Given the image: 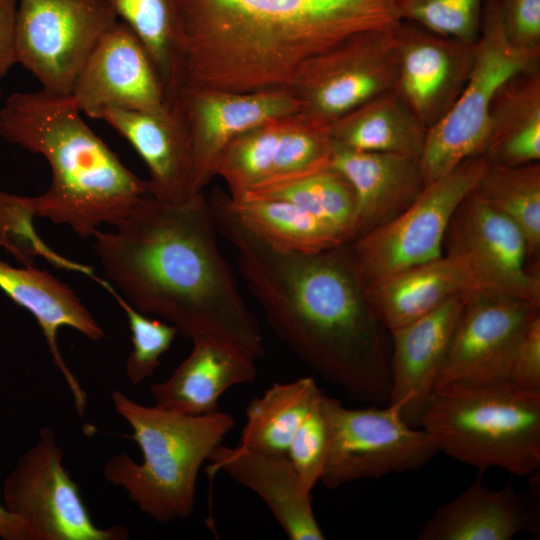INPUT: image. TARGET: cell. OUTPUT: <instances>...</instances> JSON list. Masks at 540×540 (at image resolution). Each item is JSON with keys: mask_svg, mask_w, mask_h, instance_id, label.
Segmentation results:
<instances>
[{"mask_svg": "<svg viewBox=\"0 0 540 540\" xmlns=\"http://www.w3.org/2000/svg\"><path fill=\"white\" fill-rule=\"evenodd\" d=\"M218 234L276 335L351 399L384 405L390 394L387 331L370 303L348 245L304 254L276 249L243 226L216 191Z\"/></svg>", "mask_w": 540, "mask_h": 540, "instance_id": "cell-1", "label": "cell"}, {"mask_svg": "<svg viewBox=\"0 0 540 540\" xmlns=\"http://www.w3.org/2000/svg\"><path fill=\"white\" fill-rule=\"evenodd\" d=\"M114 227L98 229L93 246L105 280L129 304L191 341L214 338L255 359L264 355L203 193L179 203L145 195Z\"/></svg>", "mask_w": 540, "mask_h": 540, "instance_id": "cell-2", "label": "cell"}, {"mask_svg": "<svg viewBox=\"0 0 540 540\" xmlns=\"http://www.w3.org/2000/svg\"><path fill=\"white\" fill-rule=\"evenodd\" d=\"M399 20L395 0H182L184 86L291 89L312 58Z\"/></svg>", "mask_w": 540, "mask_h": 540, "instance_id": "cell-3", "label": "cell"}, {"mask_svg": "<svg viewBox=\"0 0 540 540\" xmlns=\"http://www.w3.org/2000/svg\"><path fill=\"white\" fill-rule=\"evenodd\" d=\"M81 115L70 95L16 92L0 108V136L50 167L47 191L24 197L32 217L65 224L86 239L102 224L120 223L148 189Z\"/></svg>", "mask_w": 540, "mask_h": 540, "instance_id": "cell-4", "label": "cell"}, {"mask_svg": "<svg viewBox=\"0 0 540 540\" xmlns=\"http://www.w3.org/2000/svg\"><path fill=\"white\" fill-rule=\"evenodd\" d=\"M115 410L132 428L143 461L126 453L104 465L105 479L123 488L138 508L159 523L188 517L194 508L201 466L232 430V415L217 411L186 415L141 405L124 393L111 394Z\"/></svg>", "mask_w": 540, "mask_h": 540, "instance_id": "cell-5", "label": "cell"}, {"mask_svg": "<svg viewBox=\"0 0 540 540\" xmlns=\"http://www.w3.org/2000/svg\"><path fill=\"white\" fill-rule=\"evenodd\" d=\"M420 427L440 451L480 471L500 468L523 477L540 468V390L508 382L439 387Z\"/></svg>", "mask_w": 540, "mask_h": 540, "instance_id": "cell-6", "label": "cell"}, {"mask_svg": "<svg viewBox=\"0 0 540 540\" xmlns=\"http://www.w3.org/2000/svg\"><path fill=\"white\" fill-rule=\"evenodd\" d=\"M540 53L514 49L505 39L499 0H484L474 65L447 114L427 130L419 164L425 185L483 154L490 108L501 86L539 63Z\"/></svg>", "mask_w": 540, "mask_h": 540, "instance_id": "cell-7", "label": "cell"}, {"mask_svg": "<svg viewBox=\"0 0 540 540\" xmlns=\"http://www.w3.org/2000/svg\"><path fill=\"white\" fill-rule=\"evenodd\" d=\"M321 403L329 444L320 481L328 489L417 470L440 452L431 433L408 424L388 404L353 409L326 394Z\"/></svg>", "mask_w": 540, "mask_h": 540, "instance_id": "cell-8", "label": "cell"}, {"mask_svg": "<svg viewBox=\"0 0 540 540\" xmlns=\"http://www.w3.org/2000/svg\"><path fill=\"white\" fill-rule=\"evenodd\" d=\"M487 164L482 155L465 160L448 174L426 184L414 202L389 222L347 244L366 289L397 272L443 255L449 222Z\"/></svg>", "mask_w": 540, "mask_h": 540, "instance_id": "cell-9", "label": "cell"}, {"mask_svg": "<svg viewBox=\"0 0 540 540\" xmlns=\"http://www.w3.org/2000/svg\"><path fill=\"white\" fill-rule=\"evenodd\" d=\"M4 508L27 529L30 540H124L126 528L97 527L77 484L63 466L54 432L44 427L37 442L23 452L6 476Z\"/></svg>", "mask_w": 540, "mask_h": 540, "instance_id": "cell-10", "label": "cell"}, {"mask_svg": "<svg viewBox=\"0 0 540 540\" xmlns=\"http://www.w3.org/2000/svg\"><path fill=\"white\" fill-rule=\"evenodd\" d=\"M117 21L104 0H19L17 63L42 89L70 95L95 45Z\"/></svg>", "mask_w": 540, "mask_h": 540, "instance_id": "cell-11", "label": "cell"}, {"mask_svg": "<svg viewBox=\"0 0 540 540\" xmlns=\"http://www.w3.org/2000/svg\"><path fill=\"white\" fill-rule=\"evenodd\" d=\"M443 255L461 268L473 290L540 306V270L529 262L522 232L473 189L449 222Z\"/></svg>", "mask_w": 540, "mask_h": 540, "instance_id": "cell-12", "label": "cell"}, {"mask_svg": "<svg viewBox=\"0 0 540 540\" xmlns=\"http://www.w3.org/2000/svg\"><path fill=\"white\" fill-rule=\"evenodd\" d=\"M393 25L353 35L305 63L291 88L303 111L332 122L394 89L398 53Z\"/></svg>", "mask_w": 540, "mask_h": 540, "instance_id": "cell-13", "label": "cell"}, {"mask_svg": "<svg viewBox=\"0 0 540 540\" xmlns=\"http://www.w3.org/2000/svg\"><path fill=\"white\" fill-rule=\"evenodd\" d=\"M540 306L471 290L453 331L435 389L507 382L517 344Z\"/></svg>", "mask_w": 540, "mask_h": 540, "instance_id": "cell-14", "label": "cell"}, {"mask_svg": "<svg viewBox=\"0 0 540 540\" xmlns=\"http://www.w3.org/2000/svg\"><path fill=\"white\" fill-rule=\"evenodd\" d=\"M170 108L185 128L193 192L200 194L231 140L270 120L303 111V103L292 89L234 93L184 86Z\"/></svg>", "mask_w": 540, "mask_h": 540, "instance_id": "cell-15", "label": "cell"}, {"mask_svg": "<svg viewBox=\"0 0 540 540\" xmlns=\"http://www.w3.org/2000/svg\"><path fill=\"white\" fill-rule=\"evenodd\" d=\"M395 90L428 130L451 109L471 74L476 41L441 35L406 20L393 25Z\"/></svg>", "mask_w": 540, "mask_h": 540, "instance_id": "cell-16", "label": "cell"}, {"mask_svg": "<svg viewBox=\"0 0 540 540\" xmlns=\"http://www.w3.org/2000/svg\"><path fill=\"white\" fill-rule=\"evenodd\" d=\"M82 114L101 119L110 109L154 111L168 107L145 48L118 20L95 45L70 94Z\"/></svg>", "mask_w": 540, "mask_h": 540, "instance_id": "cell-17", "label": "cell"}, {"mask_svg": "<svg viewBox=\"0 0 540 540\" xmlns=\"http://www.w3.org/2000/svg\"><path fill=\"white\" fill-rule=\"evenodd\" d=\"M470 291L453 296L427 315L390 332L387 404L412 426L420 427Z\"/></svg>", "mask_w": 540, "mask_h": 540, "instance_id": "cell-18", "label": "cell"}, {"mask_svg": "<svg viewBox=\"0 0 540 540\" xmlns=\"http://www.w3.org/2000/svg\"><path fill=\"white\" fill-rule=\"evenodd\" d=\"M328 161L346 177L354 190V239L396 217L425 187L416 158L357 151L332 142Z\"/></svg>", "mask_w": 540, "mask_h": 540, "instance_id": "cell-19", "label": "cell"}, {"mask_svg": "<svg viewBox=\"0 0 540 540\" xmlns=\"http://www.w3.org/2000/svg\"><path fill=\"white\" fill-rule=\"evenodd\" d=\"M209 472H224L252 490L268 506L291 540L325 538L312 506V494L302 484L287 457L269 456L242 445H218L209 456Z\"/></svg>", "mask_w": 540, "mask_h": 540, "instance_id": "cell-20", "label": "cell"}, {"mask_svg": "<svg viewBox=\"0 0 540 540\" xmlns=\"http://www.w3.org/2000/svg\"><path fill=\"white\" fill-rule=\"evenodd\" d=\"M136 150L149 171L148 195L179 203L197 195L192 187L189 140L175 111L107 110L102 118Z\"/></svg>", "mask_w": 540, "mask_h": 540, "instance_id": "cell-21", "label": "cell"}, {"mask_svg": "<svg viewBox=\"0 0 540 540\" xmlns=\"http://www.w3.org/2000/svg\"><path fill=\"white\" fill-rule=\"evenodd\" d=\"M539 528L536 502L512 483L489 488L480 477L438 507L421 528L419 540H510Z\"/></svg>", "mask_w": 540, "mask_h": 540, "instance_id": "cell-22", "label": "cell"}, {"mask_svg": "<svg viewBox=\"0 0 540 540\" xmlns=\"http://www.w3.org/2000/svg\"><path fill=\"white\" fill-rule=\"evenodd\" d=\"M0 289L37 320L52 360L71 391L77 413L82 416L86 410V393L61 355L57 333L66 326L91 340H100L104 331L76 293L46 271L31 266L14 267L0 260Z\"/></svg>", "mask_w": 540, "mask_h": 540, "instance_id": "cell-23", "label": "cell"}, {"mask_svg": "<svg viewBox=\"0 0 540 540\" xmlns=\"http://www.w3.org/2000/svg\"><path fill=\"white\" fill-rule=\"evenodd\" d=\"M192 343L191 353L170 377L150 387L154 406L186 415L215 413L229 388L256 379V359L218 339Z\"/></svg>", "mask_w": 540, "mask_h": 540, "instance_id": "cell-24", "label": "cell"}, {"mask_svg": "<svg viewBox=\"0 0 540 540\" xmlns=\"http://www.w3.org/2000/svg\"><path fill=\"white\" fill-rule=\"evenodd\" d=\"M470 290L467 276L445 255L397 272L366 289L377 318L389 333Z\"/></svg>", "mask_w": 540, "mask_h": 540, "instance_id": "cell-25", "label": "cell"}, {"mask_svg": "<svg viewBox=\"0 0 540 540\" xmlns=\"http://www.w3.org/2000/svg\"><path fill=\"white\" fill-rule=\"evenodd\" d=\"M482 156L489 163L508 166L539 162V63L511 77L496 93Z\"/></svg>", "mask_w": 540, "mask_h": 540, "instance_id": "cell-26", "label": "cell"}, {"mask_svg": "<svg viewBox=\"0 0 540 540\" xmlns=\"http://www.w3.org/2000/svg\"><path fill=\"white\" fill-rule=\"evenodd\" d=\"M427 129L395 89L381 93L330 124L333 143L357 151L419 159Z\"/></svg>", "mask_w": 540, "mask_h": 540, "instance_id": "cell-27", "label": "cell"}, {"mask_svg": "<svg viewBox=\"0 0 540 540\" xmlns=\"http://www.w3.org/2000/svg\"><path fill=\"white\" fill-rule=\"evenodd\" d=\"M149 55L171 107L185 83L182 0H104Z\"/></svg>", "mask_w": 540, "mask_h": 540, "instance_id": "cell-28", "label": "cell"}, {"mask_svg": "<svg viewBox=\"0 0 540 540\" xmlns=\"http://www.w3.org/2000/svg\"><path fill=\"white\" fill-rule=\"evenodd\" d=\"M227 205L243 226L279 250L310 254L348 244L336 228L287 201L227 194Z\"/></svg>", "mask_w": 540, "mask_h": 540, "instance_id": "cell-29", "label": "cell"}, {"mask_svg": "<svg viewBox=\"0 0 540 540\" xmlns=\"http://www.w3.org/2000/svg\"><path fill=\"white\" fill-rule=\"evenodd\" d=\"M323 391L312 377L274 383L245 411L240 445L274 457H287L296 431Z\"/></svg>", "mask_w": 540, "mask_h": 540, "instance_id": "cell-30", "label": "cell"}, {"mask_svg": "<svg viewBox=\"0 0 540 540\" xmlns=\"http://www.w3.org/2000/svg\"><path fill=\"white\" fill-rule=\"evenodd\" d=\"M242 197L290 202L336 228L347 243L354 239L356 196L350 182L329 161L269 180Z\"/></svg>", "mask_w": 540, "mask_h": 540, "instance_id": "cell-31", "label": "cell"}, {"mask_svg": "<svg viewBox=\"0 0 540 540\" xmlns=\"http://www.w3.org/2000/svg\"><path fill=\"white\" fill-rule=\"evenodd\" d=\"M473 191L522 232L531 266L540 270V164H487Z\"/></svg>", "mask_w": 540, "mask_h": 540, "instance_id": "cell-32", "label": "cell"}, {"mask_svg": "<svg viewBox=\"0 0 540 540\" xmlns=\"http://www.w3.org/2000/svg\"><path fill=\"white\" fill-rule=\"evenodd\" d=\"M286 117L252 128L224 148L216 162L214 177L223 179L230 199H239L277 176L279 141Z\"/></svg>", "mask_w": 540, "mask_h": 540, "instance_id": "cell-33", "label": "cell"}, {"mask_svg": "<svg viewBox=\"0 0 540 540\" xmlns=\"http://www.w3.org/2000/svg\"><path fill=\"white\" fill-rule=\"evenodd\" d=\"M104 289L113 296L125 312L133 349L127 358L125 371L129 381L137 385L152 376L160 365V357L168 351L176 335V326L151 319L129 304L105 279H98Z\"/></svg>", "mask_w": 540, "mask_h": 540, "instance_id": "cell-34", "label": "cell"}, {"mask_svg": "<svg viewBox=\"0 0 540 540\" xmlns=\"http://www.w3.org/2000/svg\"><path fill=\"white\" fill-rule=\"evenodd\" d=\"M484 0H395L400 20L435 33L476 41Z\"/></svg>", "mask_w": 540, "mask_h": 540, "instance_id": "cell-35", "label": "cell"}, {"mask_svg": "<svg viewBox=\"0 0 540 540\" xmlns=\"http://www.w3.org/2000/svg\"><path fill=\"white\" fill-rule=\"evenodd\" d=\"M323 394L296 431L287 451L288 460L310 492L321 479L329 444L328 423L321 403Z\"/></svg>", "mask_w": 540, "mask_h": 540, "instance_id": "cell-36", "label": "cell"}, {"mask_svg": "<svg viewBox=\"0 0 540 540\" xmlns=\"http://www.w3.org/2000/svg\"><path fill=\"white\" fill-rule=\"evenodd\" d=\"M32 216L26 207L24 196L7 193L0 189V246L8 249L13 255L18 244L28 243L30 250L37 253L56 266L81 272L92 279L93 270L79 263H75L53 253L40 241L32 227Z\"/></svg>", "mask_w": 540, "mask_h": 540, "instance_id": "cell-37", "label": "cell"}, {"mask_svg": "<svg viewBox=\"0 0 540 540\" xmlns=\"http://www.w3.org/2000/svg\"><path fill=\"white\" fill-rule=\"evenodd\" d=\"M506 41L514 49L540 53V0H499Z\"/></svg>", "mask_w": 540, "mask_h": 540, "instance_id": "cell-38", "label": "cell"}, {"mask_svg": "<svg viewBox=\"0 0 540 540\" xmlns=\"http://www.w3.org/2000/svg\"><path fill=\"white\" fill-rule=\"evenodd\" d=\"M507 382L540 390V311L527 324L515 349Z\"/></svg>", "mask_w": 540, "mask_h": 540, "instance_id": "cell-39", "label": "cell"}, {"mask_svg": "<svg viewBox=\"0 0 540 540\" xmlns=\"http://www.w3.org/2000/svg\"><path fill=\"white\" fill-rule=\"evenodd\" d=\"M18 0H0V99L1 83L16 60V18Z\"/></svg>", "mask_w": 540, "mask_h": 540, "instance_id": "cell-40", "label": "cell"}, {"mask_svg": "<svg viewBox=\"0 0 540 540\" xmlns=\"http://www.w3.org/2000/svg\"><path fill=\"white\" fill-rule=\"evenodd\" d=\"M0 530L3 540H30L26 527L4 508L1 500Z\"/></svg>", "mask_w": 540, "mask_h": 540, "instance_id": "cell-41", "label": "cell"}, {"mask_svg": "<svg viewBox=\"0 0 540 540\" xmlns=\"http://www.w3.org/2000/svg\"><path fill=\"white\" fill-rule=\"evenodd\" d=\"M0 536H1V530H0Z\"/></svg>", "mask_w": 540, "mask_h": 540, "instance_id": "cell-42", "label": "cell"}]
</instances>
